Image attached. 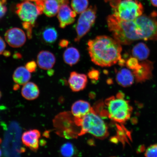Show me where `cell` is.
<instances>
[{"label":"cell","mask_w":157,"mask_h":157,"mask_svg":"<svg viewBox=\"0 0 157 157\" xmlns=\"http://www.w3.org/2000/svg\"><path fill=\"white\" fill-rule=\"evenodd\" d=\"M150 1L153 6L157 7V0H150Z\"/></svg>","instance_id":"36"},{"label":"cell","mask_w":157,"mask_h":157,"mask_svg":"<svg viewBox=\"0 0 157 157\" xmlns=\"http://www.w3.org/2000/svg\"><path fill=\"white\" fill-rule=\"evenodd\" d=\"M16 13L21 20L30 23L34 26L35 21L41 15L36 5L28 1L17 4Z\"/></svg>","instance_id":"7"},{"label":"cell","mask_w":157,"mask_h":157,"mask_svg":"<svg viewBox=\"0 0 157 157\" xmlns=\"http://www.w3.org/2000/svg\"><path fill=\"white\" fill-rule=\"evenodd\" d=\"M27 36L29 39H31L32 37V27L27 29Z\"/></svg>","instance_id":"33"},{"label":"cell","mask_w":157,"mask_h":157,"mask_svg":"<svg viewBox=\"0 0 157 157\" xmlns=\"http://www.w3.org/2000/svg\"><path fill=\"white\" fill-rule=\"evenodd\" d=\"M25 148H21V152H23L25 151Z\"/></svg>","instance_id":"39"},{"label":"cell","mask_w":157,"mask_h":157,"mask_svg":"<svg viewBox=\"0 0 157 157\" xmlns=\"http://www.w3.org/2000/svg\"><path fill=\"white\" fill-rule=\"evenodd\" d=\"M92 108L88 101L83 100L76 101L71 107V113L75 117L81 118L91 110Z\"/></svg>","instance_id":"14"},{"label":"cell","mask_w":157,"mask_h":157,"mask_svg":"<svg viewBox=\"0 0 157 157\" xmlns=\"http://www.w3.org/2000/svg\"><path fill=\"white\" fill-rule=\"evenodd\" d=\"M6 0H0V19L5 15L7 11L6 7L5 5Z\"/></svg>","instance_id":"27"},{"label":"cell","mask_w":157,"mask_h":157,"mask_svg":"<svg viewBox=\"0 0 157 157\" xmlns=\"http://www.w3.org/2000/svg\"><path fill=\"white\" fill-rule=\"evenodd\" d=\"M20 86L18 84H16L15 85L13 86V90L16 91V90H18L19 89Z\"/></svg>","instance_id":"37"},{"label":"cell","mask_w":157,"mask_h":157,"mask_svg":"<svg viewBox=\"0 0 157 157\" xmlns=\"http://www.w3.org/2000/svg\"><path fill=\"white\" fill-rule=\"evenodd\" d=\"M64 62L72 66L77 64L80 59L79 51L74 47H70L66 49L63 55Z\"/></svg>","instance_id":"19"},{"label":"cell","mask_w":157,"mask_h":157,"mask_svg":"<svg viewBox=\"0 0 157 157\" xmlns=\"http://www.w3.org/2000/svg\"><path fill=\"white\" fill-rule=\"evenodd\" d=\"M107 23L113 38L121 44L129 45L139 40H157V20L154 17L142 15L125 21L113 14L108 16Z\"/></svg>","instance_id":"1"},{"label":"cell","mask_w":157,"mask_h":157,"mask_svg":"<svg viewBox=\"0 0 157 157\" xmlns=\"http://www.w3.org/2000/svg\"><path fill=\"white\" fill-rule=\"evenodd\" d=\"M133 57L138 60H146L150 54V49L146 44L142 42L138 43L133 47L132 51Z\"/></svg>","instance_id":"20"},{"label":"cell","mask_w":157,"mask_h":157,"mask_svg":"<svg viewBox=\"0 0 157 157\" xmlns=\"http://www.w3.org/2000/svg\"><path fill=\"white\" fill-rule=\"evenodd\" d=\"M60 5L57 0H44L43 13L48 17H52L58 12Z\"/></svg>","instance_id":"21"},{"label":"cell","mask_w":157,"mask_h":157,"mask_svg":"<svg viewBox=\"0 0 157 157\" xmlns=\"http://www.w3.org/2000/svg\"><path fill=\"white\" fill-rule=\"evenodd\" d=\"M6 48L5 43L2 39L1 37H0V55L3 53Z\"/></svg>","instance_id":"30"},{"label":"cell","mask_w":157,"mask_h":157,"mask_svg":"<svg viewBox=\"0 0 157 157\" xmlns=\"http://www.w3.org/2000/svg\"><path fill=\"white\" fill-rule=\"evenodd\" d=\"M153 69L152 63L150 61L145 60L139 63L138 67L132 70V72L136 81L144 82L151 77Z\"/></svg>","instance_id":"10"},{"label":"cell","mask_w":157,"mask_h":157,"mask_svg":"<svg viewBox=\"0 0 157 157\" xmlns=\"http://www.w3.org/2000/svg\"><path fill=\"white\" fill-rule=\"evenodd\" d=\"M37 67L36 63L34 61L27 63L25 65V68L30 72H34L36 71Z\"/></svg>","instance_id":"28"},{"label":"cell","mask_w":157,"mask_h":157,"mask_svg":"<svg viewBox=\"0 0 157 157\" xmlns=\"http://www.w3.org/2000/svg\"><path fill=\"white\" fill-rule=\"evenodd\" d=\"M2 97V93L1 91H0V99H1Z\"/></svg>","instance_id":"42"},{"label":"cell","mask_w":157,"mask_h":157,"mask_svg":"<svg viewBox=\"0 0 157 157\" xmlns=\"http://www.w3.org/2000/svg\"><path fill=\"white\" fill-rule=\"evenodd\" d=\"M2 142V141L1 139V138H0V144H1Z\"/></svg>","instance_id":"43"},{"label":"cell","mask_w":157,"mask_h":157,"mask_svg":"<svg viewBox=\"0 0 157 157\" xmlns=\"http://www.w3.org/2000/svg\"><path fill=\"white\" fill-rule=\"evenodd\" d=\"M87 81V76L86 75L73 71L70 73L68 83L72 91L78 92L86 88Z\"/></svg>","instance_id":"11"},{"label":"cell","mask_w":157,"mask_h":157,"mask_svg":"<svg viewBox=\"0 0 157 157\" xmlns=\"http://www.w3.org/2000/svg\"><path fill=\"white\" fill-rule=\"evenodd\" d=\"M2 151H1V148H0V156H2Z\"/></svg>","instance_id":"41"},{"label":"cell","mask_w":157,"mask_h":157,"mask_svg":"<svg viewBox=\"0 0 157 157\" xmlns=\"http://www.w3.org/2000/svg\"><path fill=\"white\" fill-rule=\"evenodd\" d=\"M31 78V75L26 68L20 67L14 71L13 78L16 83L19 85H25L29 81Z\"/></svg>","instance_id":"18"},{"label":"cell","mask_w":157,"mask_h":157,"mask_svg":"<svg viewBox=\"0 0 157 157\" xmlns=\"http://www.w3.org/2000/svg\"><path fill=\"white\" fill-rule=\"evenodd\" d=\"M37 63L39 67L45 70L52 69L56 62V58L52 53L42 51L37 56Z\"/></svg>","instance_id":"13"},{"label":"cell","mask_w":157,"mask_h":157,"mask_svg":"<svg viewBox=\"0 0 157 157\" xmlns=\"http://www.w3.org/2000/svg\"><path fill=\"white\" fill-rule=\"evenodd\" d=\"M105 104L108 117L115 122L123 123L130 118L132 108L122 93L108 98Z\"/></svg>","instance_id":"4"},{"label":"cell","mask_w":157,"mask_h":157,"mask_svg":"<svg viewBox=\"0 0 157 157\" xmlns=\"http://www.w3.org/2000/svg\"><path fill=\"white\" fill-rule=\"evenodd\" d=\"M5 38L10 46L14 48L22 46L26 41V36L24 31L17 28L8 30L5 33Z\"/></svg>","instance_id":"8"},{"label":"cell","mask_w":157,"mask_h":157,"mask_svg":"<svg viewBox=\"0 0 157 157\" xmlns=\"http://www.w3.org/2000/svg\"><path fill=\"white\" fill-rule=\"evenodd\" d=\"M39 35L43 43L49 45L54 44L58 38L56 29L55 27L51 26H47L43 29Z\"/></svg>","instance_id":"16"},{"label":"cell","mask_w":157,"mask_h":157,"mask_svg":"<svg viewBox=\"0 0 157 157\" xmlns=\"http://www.w3.org/2000/svg\"><path fill=\"white\" fill-rule=\"evenodd\" d=\"M13 57L15 59H20L22 58V55L19 52H17L13 55Z\"/></svg>","instance_id":"34"},{"label":"cell","mask_w":157,"mask_h":157,"mask_svg":"<svg viewBox=\"0 0 157 157\" xmlns=\"http://www.w3.org/2000/svg\"><path fill=\"white\" fill-rule=\"evenodd\" d=\"M28 1H30L34 2H35L36 3V2H38L39 1H40V0H28Z\"/></svg>","instance_id":"40"},{"label":"cell","mask_w":157,"mask_h":157,"mask_svg":"<svg viewBox=\"0 0 157 157\" xmlns=\"http://www.w3.org/2000/svg\"><path fill=\"white\" fill-rule=\"evenodd\" d=\"M22 25L23 29H26V30L33 27V25H31V23L29 22H27V21H24L22 23Z\"/></svg>","instance_id":"32"},{"label":"cell","mask_w":157,"mask_h":157,"mask_svg":"<svg viewBox=\"0 0 157 157\" xmlns=\"http://www.w3.org/2000/svg\"><path fill=\"white\" fill-rule=\"evenodd\" d=\"M69 41L66 39H62L60 41L59 43V46L61 48H64L66 47H67L69 44Z\"/></svg>","instance_id":"31"},{"label":"cell","mask_w":157,"mask_h":157,"mask_svg":"<svg viewBox=\"0 0 157 157\" xmlns=\"http://www.w3.org/2000/svg\"><path fill=\"white\" fill-rule=\"evenodd\" d=\"M88 75L91 79L97 80L99 78L100 72L99 71L93 68L88 72Z\"/></svg>","instance_id":"26"},{"label":"cell","mask_w":157,"mask_h":157,"mask_svg":"<svg viewBox=\"0 0 157 157\" xmlns=\"http://www.w3.org/2000/svg\"><path fill=\"white\" fill-rule=\"evenodd\" d=\"M97 11L96 6H91L81 13L75 26L76 36L75 42H79L90 31L95 23Z\"/></svg>","instance_id":"6"},{"label":"cell","mask_w":157,"mask_h":157,"mask_svg":"<svg viewBox=\"0 0 157 157\" xmlns=\"http://www.w3.org/2000/svg\"><path fill=\"white\" fill-rule=\"evenodd\" d=\"M142 4L136 0H123L113 9V14L125 21H132L143 15Z\"/></svg>","instance_id":"5"},{"label":"cell","mask_w":157,"mask_h":157,"mask_svg":"<svg viewBox=\"0 0 157 157\" xmlns=\"http://www.w3.org/2000/svg\"><path fill=\"white\" fill-rule=\"evenodd\" d=\"M39 90L36 84L33 82H27L21 90V95L25 99L29 101L36 99L39 95Z\"/></svg>","instance_id":"17"},{"label":"cell","mask_w":157,"mask_h":157,"mask_svg":"<svg viewBox=\"0 0 157 157\" xmlns=\"http://www.w3.org/2000/svg\"><path fill=\"white\" fill-rule=\"evenodd\" d=\"M88 53L92 62L102 67H109L121 59L122 47L111 37L101 35L87 43Z\"/></svg>","instance_id":"2"},{"label":"cell","mask_w":157,"mask_h":157,"mask_svg":"<svg viewBox=\"0 0 157 157\" xmlns=\"http://www.w3.org/2000/svg\"><path fill=\"white\" fill-rule=\"evenodd\" d=\"M3 54L4 56L7 57L11 56V53L8 51H4Z\"/></svg>","instance_id":"35"},{"label":"cell","mask_w":157,"mask_h":157,"mask_svg":"<svg viewBox=\"0 0 157 157\" xmlns=\"http://www.w3.org/2000/svg\"><path fill=\"white\" fill-rule=\"evenodd\" d=\"M48 73L49 75L51 76L54 73V72L53 70H52V69H50L48 70Z\"/></svg>","instance_id":"38"},{"label":"cell","mask_w":157,"mask_h":157,"mask_svg":"<svg viewBox=\"0 0 157 157\" xmlns=\"http://www.w3.org/2000/svg\"><path fill=\"white\" fill-rule=\"evenodd\" d=\"M105 1L106 2H109L111 7L113 9L117 6L120 2L121 1V0H105Z\"/></svg>","instance_id":"29"},{"label":"cell","mask_w":157,"mask_h":157,"mask_svg":"<svg viewBox=\"0 0 157 157\" xmlns=\"http://www.w3.org/2000/svg\"><path fill=\"white\" fill-rule=\"evenodd\" d=\"M60 152L62 155L64 157L73 156L76 154V148L72 143H67L61 147Z\"/></svg>","instance_id":"23"},{"label":"cell","mask_w":157,"mask_h":157,"mask_svg":"<svg viewBox=\"0 0 157 157\" xmlns=\"http://www.w3.org/2000/svg\"><path fill=\"white\" fill-rule=\"evenodd\" d=\"M138 60L134 57L129 58L126 62L127 67L133 70L136 69L139 65Z\"/></svg>","instance_id":"25"},{"label":"cell","mask_w":157,"mask_h":157,"mask_svg":"<svg viewBox=\"0 0 157 157\" xmlns=\"http://www.w3.org/2000/svg\"><path fill=\"white\" fill-rule=\"evenodd\" d=\"M89 5L88 0H72L71 6L72 9L79 14L87 9Z\"/></svg>","instance_id":"22"},{"label":"cell","mask_w":157,"mask_h":157,"mask_svg":"<svg viewBox=\"0 0 157 157\" xmlns=\"http://www.w3.org/2000/svg\"><path fill=\"white\" fill-rule=\"evenodd\" d=\"M135 79L132 72L128 69L123 68L117 71L116 79L119 85L127 87L133 84Z\"/></svg>","instance_id":"15"},{"label":"cell","mask_w":157,"mask_h":157,"mask_svg":"<svg viewBox=\"0 0 157 157\" xmlns=\"http://www.w3.org/2000/svg\"><path fill=\"white\" fill-rule=\"evenodd\" d=\"M144 155L146 157H157V144L149 146L146 149Z\"/></svg>","instance_id":"24"},{"label":"cell","mask_w":157,"mask_h":157,"mask_svg":"<svg viewBox=\"0 0 157 157\" xmlns=\"http://www.w3.org/2000/svg\"><path fill=\"white\" fill-rule=\"evenodd\" d=\"M76 13L75 11L72 10L67 4L61 5L57 15L60 28L64 29L74 23Z\"/></svg>","instance_id":"9"},{"label":"cell","mask_w":157,"mask_h":157,"mask_svg":"<svg viewBox=\"0 0 157 157\" xmlns=\"http://www.w3.org/2000/svg\"><path fill=\"white\" fill-rule=\"evenodd\" d=\"M40 135V132L36 129L26 131L22 136L23 144L29 147L31 150L36 151L39 148V139Z\"/></svg>","instance_id":"12"},{"label":"cell","mask_w":157,"mask_h":157,"mask_svg":"<svg viewBox=\"0 0 157 157\" xmlns=\"http://www.w3.org/2000/svg\"><path fill=\"white\" fill-rule=\"evenodd\" d=\"M74 122L81 127L78 134L79 136L89 133L100 139H105L109 136L107 125L93 108L90 113L81 118L75 117Z\"/></svg>","instance_id":"3"}]
</instances>
